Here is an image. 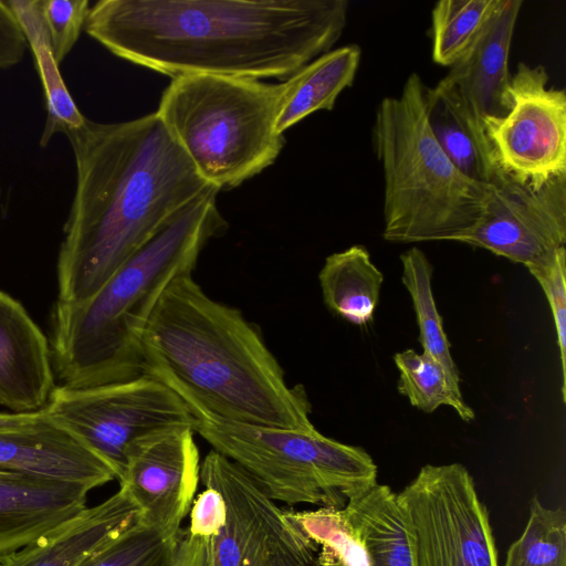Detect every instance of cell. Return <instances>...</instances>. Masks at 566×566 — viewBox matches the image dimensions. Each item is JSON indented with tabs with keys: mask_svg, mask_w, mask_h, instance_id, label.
<instances>
[{
	"mask_svg": "<svg viewBox=\"0 0 566 566\" xmlns=\"http://www.w3.org/2000/svg\"><path fill=\"white\" fill-rule=\"evenodd\" d=\"M347 0H99L85 32L114 55L172 78L286 80L333 50Z\"/></svg>",
	"mask_w": 566,
	"mask_h": 566,
	"instance_id": "1",
	"label": "cell"
},
{
	"mask_svg": "<svg viewBox=\"0 0 566 566\" xmlns=\"http://www.w3.org/2000/svg\"><path fill=\"white\" fill-rule=\"evenodd\" d=\"M66 136L75 189L57 254L56 301L76 303L95 294L182 207L214 187L156 112L116 123L86 118Z\"/></svg>",
	"mask_w": 566,
	"mask_h": 566,
	"instance_id": "2",
	"label": "cell"
},
{
	"mask_svg": "<svg viewBox=\"0 0 566 566\" xmlns=\"http://www.w3.org/2000/svg\"><path fill=\"white\" fill-rule=\"evenodd\" d=\"M144 374L229 419L307 430L311 405L290 387L259 331L210 297L192 274L165 290L142 335Z\"/></svg>",
	"mask_w": 566,
	"mask_h": 566,
	"instance_id": "3",
	"label": "cell"
},
{
	"mask_svg": "<svg viewBox=\"0 0 566 566\" xmlns=\"http://www.w3.org/2000/svg\"><path fill=\"white\" fill-rule=\"evenodd\" d=\"M218 192L210 189L182 207L91 297L55 302L49 343L61 386L144 375L142 335L159 298L175 279L192 274L207 243L227 231Z\"/></svg>",
	"mask_w": 566,
	"mask_h": 566,
	"instance_id": "4",
	"label": "cell"
},
{
	"mask_svg": "<svg viewBox=\"0 0 566 566\" xmlns=\"http://www.w3.org/2000/svg\"><path fill=\"white\" fill-rule=\"evenodd\" d=\"M426 88L413 72L399 96L377 106L371 143L384 174L386 241H455L483 214L492 186L471 180L450 161L426 116Z\"/></svg>",
	"mask_w": 566,
	"mask_h": 566,
	"instance_id": "5",
	"label": "cell"
},
{
	"mask_svg": "<svg viewBox=\"0 0 566 566\" xmlns=\"http://www.w3.org/2000/svg\"><path fill=\"white\" fill-rule=\"evenodd\" d=\"M282 83L189 74L171 80L156 113L212 187L230 190L271 166L285 138L275 129Z\"/></svg>",
	"mask_w": 566,
	"mask_h": 566,
	"instance_id": "6",
	"label": "cell"
},
{
	"mask_svg": "<svg viewBox=\"0 0 566 566\" xmlns=\"http://www.w3.org/2000/svg\"><path fill=\"white\" fill-rule=\"evenodd\" d=\"M177 394L193 417L195 433L242 468L276 503L343 509L377 484V465L360 447L328 438L315 427L284 429L224 418Z\"/></svg>",
	"mask_w": 566,
	"mask_h": 566,
	"instance_id": "7",
	"label": "cell"
},
{
	"mask_svg": "<svg viewBox=\"0 0 566 566\" xmlns=\"http://www.w3.org/2000/svg\"><path fill=\"white\" fill-rule=\"evenodd\" d=\"M44 409L101 457L116 480L135 441L167 428H193V417L180 396L147 374L92 387L56 386Z\"/></svg>",
	"mask_w": 566,
	"mask_h": 566,
	"instance_id": "8",
	"label": "cell"
},
{
	"mask_svg": "<svg viewBox=\"0 0 566 566\" xmlns=\"http://www.w3.org/2000/svg\"><path fill=\"white\" fill-rule=\"evenodd\" d=\"M397 500L417 566H500L489 512L463 464L423 465Z\"/></svg>",
	"mask_w": 566,
	"mask_h": 566,
	"instance_id": "9",
	"label": "cell"
},
{
	"mask_svg": "<svg viewBox=\"0 0 566 566\" xmlns=\"http://www.w3.org/2000/svg\"><path fill=\"white\" fill-rule=\"evenodd\" d=\"M200 482L227 504L223 528L205 539L207 566H316V545L233 461L211 449Z\"/></svg>",
	"mask_w": 566,
	"mask_h": 566,
	"instance_id": "10",
	"label": "cell"
},
{
	"mask_svg": "<svg viewBox=\"0 0 566 566\" xmlns=\"http://www.w3.org/2000/svg\"><path fill=\"white\" fill-rule=\"evenodd\" d=\"M548 80L543 65L520 62L511 75L509 111L484 123L497 170L532 188L566 176V93Z\"/></svg>",
	"mask_w": 566,
	"mask_h": 566,
	"instance_id": "11",
	"label": "cell"
},
{
	"mask_svg": "<svg viewBox=\"0 0 566 566\" xmlns=\"http://www.w3.org/2000/svg\"><path fill=\"white\" fill-rule=\"evenodd\" d=\"M283 510L316 545V566H417L405 514L388 485L377 483L343 509Z\"/></svg>",
	"mask_w": 566,
	"mask_h": 566,
	"instance_id": "12",
	"label": "cell"
},
{
	"mask_svg": "<svg viewBox=\"0 0 566 566\" xmlns=\"http://www.w3.org/2000/svg\"><path fill=\"white\" fill-rule=\"evenodd\" d=\"M455 242L526 265L566 243V176L538 188L507 177L491 187L476 224Z\"/></svg>",
	"mask_w": 566,
	"mask_h": 566,
	"instance_id": "13",
	"label": "cell"
},
{
	"mask_svg": "<svg viewBox=\"0 0 566 566\" xmlns=\"http://www.w3.org/2000/svg\"><path fill=\"white\" fill-rule=\"evenodd\" d=\"M190 426L155 431L127 451L119 486L140 509L139 521L179 531L200 482V454Z\"/></svg>",
	"mask_w": 566,
	"mask_h": 566,
	"instance_id": "14",
	"label": "cell"
},
{
	"mask_svg": "<svg viewBox=\"0 0 566 566\" xmlns=\"http://www.w3.org/2000/svg\"><path fill=\"white\" fill-rule=\"evenodd\" d=\"M0 470L83 485L116 479L113 469L43 408L0 411Z\"/></svg>",
	"mask_w": 566,
	"mask_h": 566,
	"instance_id": "15",
	"label": "cell"
},
{
	"mask_svg": "<svg viewBox=\"0 0 566 566\" xmlns=\"http://www.w3.org/2000/svg\"><path fill=\"white\" fill-rule=\"evenodd\" d=\"M522 6L521 0H501L474 43L438 82L490 153L484 123L509 111V56Z\"/></svg>",
	"mask_w": 566,
	"mask_h": 566,
	"instance_id": "16",
	"label": "cell"
},
{
	"mask_svg": "<svg viewBox=\"0 0 566 566\" xmlns=\"http://www.w3.org/2000/svg\"><path fill=\"white\" fill-rule=\"evenodd\" d=\"M50 343L22 304L0 291V406L43 409L54 390Z\"/></svg>",
	"mask_w": 566,
	"mask_h": 566,
	"instance_id": "17",
	"label": "cell"
},
{
	"mask_svg": "<svg viewBox=\"0 0 566 566\" xmlns=\"http://www.w3.org/2000/svg\"><path fill=\"white\" fill-rule=\"evenodd\" d=\"M87 488L0 470V558L86 507Z\"/></svg>",
	"mask_w": 566,
	"mask_h": 566,
	"instance_id": "18",
	"label": "cell"
},
{
	"mask_svg": "<svg viewBox=\"0 0 566 566\" xmlns=\"http://www.w3.org/2000/svg\"><path fill=\"white\" fill-rule=\"evenodd\" d=\"M139 517V506L129 492L119 486L102 503L86 506L31 544L4 555L0 566H80Z\"/></svg>",
	"mask_w": 566,
	"mask_h": 566,
	"instance_id": "19",
	"label": "cell"
},
{
	"mask_svg": "<svg viewBox=\"0 0 566 566\" xmlns=\"http://www.w3.org/2000/svg\"><path fill=\"white\" fill-rule=\"evenodd\" d=\"M361 50L350 43L316 57L282 82L275 129L283 134L317 111L334 108L337 97L353 85Z\"/></svg>",
	"mask_w": 566,
	"mask_h": 566,
	"instance_id": "20",
	"label": "cell"
},
{
	"mask_svg": "<svg viewBox=\"0 0 566 566\" xmlns=\"http://www.w3.org/2000/svg\"><path fill=\"white\" fill-rule=\"evenodd\" d=\"M326 307L355 325H366L377 307L384 275L368 250L355 244L328 255L318 273Z\"/></svg>",
	"mask_w": 566,
	"mask_h": 566,
	"instance_id": "21",
	"label": "cell"
},
{
	"mask_svg": "<svg viewBox=\"0 0 566 566\" xmlns=\"http://www.w3.org/2000/svg\"><path fill=\"white\" fill-rule=\"evenodd\" d=\"M30 50L39 73L46 107V120L40 138L45 147L57 134H67L80 128L86 117L77 108L70 94L59 64L55 62L46 27L40 9V0H7Z\"/></svg>",
	"mask_w": 566,
	"mask_h": 566,
	"instance_id": "22",
	"label": "cell"
},
{
	"mask_svg": "<svg viewBox=\"0 0 566 566\" xmlns=\"http://www.w3.org/2000/svg\"><path fill=\"white\" fill-rule=\"evenodd\" d=\"M426 116L438 145L460 172L486 186L502 179L490 150L479 142L454 99L438 83L426 88Z\"/></svg>",
	"mask_w": 566,
	"mask_h": 566,
	"instance_id": "23",
	"label": "cell"
},
{
	"mask_svg": "<svg viewBox=\"0 0 566 566\" xmlns=\"http://www.w3.org/2000/svg\"><path fill=\"white\" fill-rule=\"evenodd\" d=\"M394 361L399 373L398 391L412 407L431 413L441 406H448L463 421L470 422L474 419L473 409L463 399L460 380L434 357L408 348L395 354Z\"/></svg>",
	"mask_w": 566,
	"mask_h": 566,
	"instance_id": "24",
	"label": "cell"
},
{
	"mask_svg": "<svg viewBox=\"0 0 566 566\" xmlns=\"http://www.w3.org/2000/svg\"><path fill=\"white\" fill-rule=\"evenodd\" d=\"M400 261L401 281L412 301L422 349L460 380V373L452 358L442 317L438 312L432 292L433 266L424 252L416 247L405 251L400 255Z\"/></svg>",
	"mask_w": 566,
	"mask_h": 566,
	"instance_id": "25",
	"label": "cell"
},
{
	"mask_svg": "<svg viewBox=\"0 0 566 566\" xmlns=\"http://www.w3.org/2000/svg\"><path fill=\"white\" fill-rule=\"evenodd\" d=\"M501 0H441L431 11V55L452 66L474 43Z\"/></svg>",
	"mask_w": 566,
	"mask_h": 566,
	"instance_id": "26",
	"label": "cell"
},
{
	"mask_svg": "<svg viewBox=\"0 0 566 566\" xmlns=\"http://www.w3.org/2000/svg\"><path fill=\"white\" fill-rule=\"evenodd\" d=\"M503 566H566V512L545 507L537 497L522 535L513 542Z\"/></svg>",
	"mask_w": 566,
	"mask_h": 566,
	"instance_id": "27",
	"label": "cell"
},
{
	"mask_svg": "<svg viewBox=\"0 0 566 566\" xmlns=\"http://www.w3.org/2000/svg\"><path fill=\"white\" fill-rule=\"evenodd\" d=\"M181 531L164 530L138 520L80 566H172Z\"/></svg>",
	"mask_w": 566,
	"mask_h": 566,
	"instance_id": "28",
	"label": "cell"
},
{
	"mask_svg": "<svg viewBox=\"0 0 566 566\" xmlns=\"http://www.w3.org/2000/svg\"><path fill=\"white\" fill-rule=\"evenodd\" d=\"M541 285L552 311L562 369V397L566 401V249L560 247L524 265Z\"/></svg>",
	"mask_w": 566,
	"mask_h": 566,
	"instance_id": "29",
	"label": "cell"
},
{
	"mask_svg": "<svg viewBox=\"0 0 566 566\" xmlns=\"http://www.w3.org/2000/svg\"><path fill=\"white\" fill-rule=\"evenodd\" d=\"M51 50L60 65L77 42L90 11L87 0H40Z\"/></svg>",
	"mask_w": 566,
	"mask_h": 566,
	"instance_id": "30",
	"label": "cell"
},
{
	"mask_svg": "<svg viewBox=\"0 0 566 566\" xmlns=\"http://www.w3.org/2000/svg\"><path fill=\"white\" fill-rule=\"evenodd\" d=\"M226 521L227 504L222 494L214 488L205 486L192 502L187 532L207 541L220 533Z\"/></svg>",
	"mask_w": 566,
	"mask_h": 566,
	"instance_id": "31",
	"label": "cell"
},
{
	"mask_svg": "<svg viewBox=\"0 0 566 566\" xmlns=\"http://www.w3.org/2000/svg\"><path fill=\"white\" fill-rule=\"evenodd\" d=\"M28 48L13 12L6 0H0V70L19 64Z\"/></svg>",
	"mask_w": 566,
	"mask_h": 566,
	"instance_id": "32",
	"label": "cell"
},
{
	"mask_svg": "<svg viewBox=\"0 0 566 566\" xmlns=\"http://www.w3.org/2000/svg\"><path fill=\"white\" fill-rule=\"evenodd\" d=\"M172 566H207L206 541L182 530Z\"/></svg>",
	"mask_w": 566,
	"mask_h": 566,
	"instance_id": "33",
	"label": "cell"
},
{
	"mask_svg": "<svg viewBox=\"0 0 566 566\" xmlns=\"http://www.w3.org/2000/svg\"><path fill=\"white\" fill-rule=\"evenodd\" d=\"M0 196H1V188H0Z\"/></svg>",
	"mask_w": 566,
	"mask_h": 566,
	"instance_id": "34",
	"label": "cell"
}]
</instances>
